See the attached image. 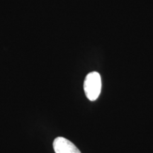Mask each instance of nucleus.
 I'll return each instance as SVG.
<instances>
[{
  "mask_svg": "<svg viewBox=\"0 0 153 153\" xmlns=\"http://www.w3.org/2000/svg\"><path fill=\"white\" fill-rule=\"evenodd\" d=\"M84 89L89 100L94 101L98 99L101 89V79L98 72H92L87 74L84 82Z\"/></svg>",
  "mask_w": 153,
  "mask_h": 153,
  "instance_id": "f257e3e1",
  "label": "nucleus"
},
{
  "mask_svg": "<svg viewBox=\"0 0 153 153\" xmlns=\"http://www.w3.org/2000/svg\"><path fill=\"white\" fill-rule=\"evenodd\" d=\"M53 149L55 153H81L73 143L62 137H56L54 140Z\"/></svg>",
  "mask_w": 153,
  "mask_h": 153,
  "instance_id": "f03ea898",
  "label": "nucleus"
}]
</instances>
